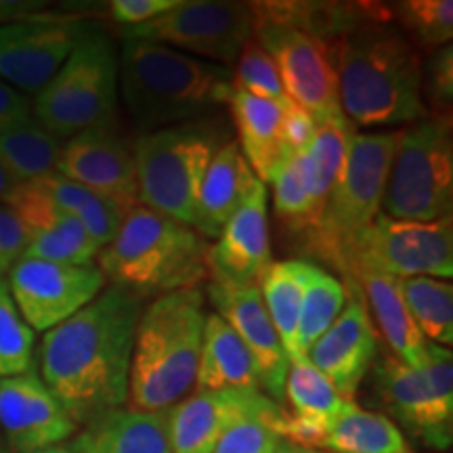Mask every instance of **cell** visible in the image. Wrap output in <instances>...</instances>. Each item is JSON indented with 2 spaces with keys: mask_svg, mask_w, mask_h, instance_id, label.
<instances>
[{
  "mask_svg": "<svg viewBox=\"0 0 453 453\" xmlns=\"http://www.w3.org/2000/svg\"><path fill=\"white\" fill-rule=\"evenodd\" d=\"M179 0H113L110 4L111 19L122 27L143 26L170 9L177 7Z\"/></svg>",
  "mask_w": 453,
  "mask_h": 453,
  "instance_id": "b9f144b4",
  "label": "cell"
},
{
  "mask_svg": "<svg viewBox=\"0 0 453 453\" xmlns=\"http://www.w3.org/2000/svg\"><path fill=\"white\" fill-rule=\"evenodd\" d=\"M271 265L269 194L267 185L258 180L208 250V271L212 281L258 286Z\"/></svg>",
  "mask_w": 453,
  "mask_h": 453,
  "instance_id": "44dd1931",
  "label": "cell"
},
{
  "mask_svg": "<svg viewBox=\"0 0 453 453\" xmlns=\"http://www.w3.org/2000/svg\"><path fill=\"white\" fill-rule=\"evenodd\" d=\"M401 296L413 324L428 342L449 349L453 342V286L437 277L399 280Z\"/></svg>",
  "mask_w": 453,
  "mask_h": 453,
  "instance_id": "836d02e7",
  "label": "cell"
},
{
  "mask_svg": "<svg viewBox=\"0 0 453 453\" xmlns=\"http://www.w3.org/2000/svg\"><path fill=\"white\" fill-rule=\"evenodd\" d=\"M353 283L359 288L365 307L376 319L384 342L396 359L405 365L420 367L426 357L428 340L413 324L405 300L401 296L399 280L370 267H357Z\"/></svg>",
  "mask_w": 453,
  "mask_h": 453,
  "instance_id": "484cf974",
  "label": "cell"
},
{
  "mask_svg": "<svg viewBox=\"0 0 453 453\" xmlns=\"http://www.w3.org/2000/svg\"><path fill=\"white\" fill-rule=\"evenodd\" d=\"M34 330L11 298L7 277H0V378L21 376L32 370Z\"/></svg>",
  "mask_w": 453,
  "mask_h": 453,
  "instance_id": "d590c367",
  "label": "cell"
},
{
  "mask_svg": "<svg viewBox=\"0 0 453 453\" xmlns=\"http://www.w3.org/2000/svg\"><path fill=\"white\" fill-rule=\"evenodd\" d=\"M141 313L143 298L107 286L76 315L44 332L38 376L78 426L127 403Z\"/></svg>",
  "mask_w": 453,
  "mask_h": 453,
  "instance_id": "6da1fadb",
  "label": "cell"
},
{
  "mask_svg": "<svg viewBox=\"0 0 453 453\" xmlns=\"http://www.w3.org/2000/svg\"><path fill=\"white\" fill-rule=\"evenodd\" d=\"M0 453H3V451H0Z\"/></svg>",
  "mask_w": 453,
  "mask_h": 453,
  "instance_id": "681fc988",
  "label": "cell"
},
{
  "mask_svg": "<svg viewBox=\"0 0 453 453\" xmlns=\"http://www.w3.org/2000/svg\"><path fill=\"white\" fill-rule=\"evenodd\" d=\"M55 173L127 208L139 203L133 145L116 127L90 128L67 139Z\"/></svg>",
  "mask_w": 453,
  "mask_h": 453,
  "instance_id": "ac0fdd59",
  "label": "cell"
},
{
  "mask_svg": "<svg viewBox=\"0 0 453 453\" xmlns=\"http://www.w3.org/2000/svg\"><path fill=\"white\" fill-rule=\"evenodd\" d=\"M208 250V242L189 225L137 203L97 258L110 286L157 298L200 288L211 277Z\"/></svg>",
  "mask_w": 453,
  "mask_h": 453,
  "instance_id": "5b68a950",
  "label": "cell"
},
{
  "mask_svg": "<svg viewBox=\"0 0 453 453\" xmlns=\"http://www.w3.org/2000/svg\"><path fill=\"white\" fill-rule=\"evenodd\" d=\"M281 418H252L240 422L219 441L212 453H277L283 443L277 434Z\"/></svg>",
  "mask_w": 453,
  "mask_h": 453,
  "instance_id": "f35d334b",
  "label": "cell"
},
{
  "mask_svg": "<svg viewBox=\"0 0 453 453\" xmlns=\"http://www.w3.org/2000/svg\"><path fill=\"white\" fill-rule=\"evenodd\" d=\"M24 13V4L19 3H0V24H7L9 17Z\"/></svg>",
  "mask_w": 453,
  "mask_h": 453,
  "instance_id": "f6af8a7d",
  "label": "cell"
},
{
  "mask_svg": "<svg viewBox=\"0 0 453 453\" xmlns=\"http://www.w3.org/2000/svg\"><path fill=\"white\" fill-rule=\"evenodd\" d=\"M277 453H307V449H298V447L294 445H281L280 449H277Z\"/></svg>",
  "mask_w": 453,
  "mask_h": 453,
  "instance_id": "7dc6e473",
  "label": "cell"
},
{
  "mask_svg": "<svg viewBox=\"0 0 453 453\" xmlns=\"http://www.w3.org/2000/svg\"><path fill=\"white\" fill-rule=\"evenodd\" d=\"M372 370L376 393L396 422L430 449H449L453 410H447L434 396L420 367L405 365L393 353H384Z\"/></svg>",
  "mask_w": 453,
  "mask_h": 453,
  "instance_id": "ffe728a7",
  "label": "cell"
},
{
  "mask_svg": "<svg viewBox=\"0 0 453 453\" xmlns=\"http://www.w3.org/2000/svg\"><path fill=\"white\" fill-rule=\"evenodd\" d=\"M317 120L313 113L288 99L281 111V139L290 154H300L315 137Z\"/></svg>",
  "mask_w": 453,
  "mask_h": 453,
  "instance_id": "60d3db41",
  "label": "cell"
},
{
  "mask_svg": "<svg viewBox=\"0 0 453 453\" xmlns=\"http://www.w3.org/2000/svg\"><path fill=\"white\" fill-rule=\"evenodd\" d=\"M311 265L313 260L303 258L273 263L258 283L260 296L290 361L296 359V330Z\"/></svg>",
  "mask_w": 453,
  "mask_h": 453,
  "instance_id": "f546056e",
  "label": "cell"
},
{
  "mask_svg": "<svg viewBox=\"0 0 453 453\" xmlns=\"http://www.w3.org/2000/svg\"><path fill=\"white\" fill-rule=\"evenodd\" d=\"M342 113L357 127H399L428 116L422 50L395 21H365L332 44Z\"/></svg>",
  "mask_w": 453,
  "mask_h": 453,
  "instance_id": "7a4b0ae2",
  "label": "cell"
},
{
  "mask_svg": "<svg viewBox=\"0 0 453 453\" xmlns=\"http://www.w3.org/2000/svg\"><path fill=\"white\" fill-rule=\"evenodd\" d=\"M273 211L280 223L292 234L307 237L319 223V211L313 197V183L304 151L292 154L271 179Z\"/></svg>",
  "mask_w": 453,
  "mask_h": 453,
  "instance_id": "d6a6232c",
  "label": "cell"
},
{
  "mask_svg": "<svg viewBox=\"0 0 453 453\" xmlns=\"http://www.w3.org/2000/svg\"><path fill=\"white\" fill-rule=\"evenodd\" d=\"M32 120V104L24 93L0 81V133Z\"/></svg>",
  "mask_w": 453,
  "mask_h": 453,
  "instance_id": "7bdbcfd3",
  "label": "cell"
},
{
  "mask_svg": "<svg viewBox=\"0 0 453 453\" xmlns=\"http://www.w3.org/2000/svg\"><path fill=\"white\" fill-rule=\"evenodd\" d=\"M347 283L340 280V277L332 275L321 265H311L307 286H304L303 309H300L296 330V359L294 361L307 359L309 349L334 324V319L347 304Z\"/></svg>",
  "mask_w": 453,
  "mask_h": 453,
  "instance_id": "1f68e13d",
  "label": "cell"
},
{
  "mask_svg": "<svg viewBox=\"0 0 453 453\" xmlns=\"http://www.w3.org/2000/svg\"><path fill=\"white\" fill-rule=\"evenodd\" d=\"M206 298L200 288L157 296L139 317L128 373V407L166 413L196 387Z\"/></svg>",
  "mask_w": 453,
  "mask_h": 453,
  "instance_id": "3957f363",
  "label": "cell"
},
{
  "mask_svg": "<svg viewBox=\"0 0 453 453\" xmlns=\"http://www.w3.org/2000/svg\"><path fill=\"white\" fill-rule=\"evenodd\" d=\"M422 101L428 116H451L453 105V47H441L428 59L422 70Z\"/></svg>",
  "mask_w": 453,
  "mask_h": 453,
  "instance_id": "74e56055",
  "label": "cell"
},
{
  "mask_svg": "<svg viewBox=\"0 0 453 453\" xmlns=\"http://www.w3.org/2000/svg\"><path fill=\"white\" fill-rule=\"evenodd\" d=\"M231 84H234V90H242L252 97L275 101V104L288 101L273 57L254 41V36L237 57L235 70L231 73Z\"/></svg>",
  "mask_w": 453,
  "mask_h": 453,
  "instance_id": "8d00e7d4",
  "label": "cell"
},
{
  "mask_svg": "<svg viewBox=\"0 0 453 453\" xmlns=\"http://www.w3.org/2000/svg\"><path fill=\"white\" fill-rule=\"evenodd\" d=\"M34 453H72L67 447L64 445H55V447H47V449H41V451H34Z\"/></svg>",
  "mask_w": 453,
  "mask_h": 453,
  "instance_id": "bcb514c9",
  "label": "cell"
},
{
  "mask_svg": "<svg viewBox=\"0 0 453 453\" xmlns=\"http://www.w3.org/2000/svg\"><path fill=\"white\" fill-rule=\"evenodd\" d=\"M4 203L19 217L30 235L24 258L88 267L99 257V248L81 220L57 208L36 180L17 185Z\"/></svg>",
  "mask_w": 453,
  "mask_h": 453,
  "instance_id": "7402d4cb",
  "label": "cell"
},
{
  "mask_svg": "<svg viewBox=\"0 0 453 453\" xmlns=\"http://www.w3.org/2000/svg\"><path fill=\"white\" fill-rule=\"evenodd\" d=\"M393 21L418 49L447 47L453 38L451 0H405L390 4Z\"/></svg>",
  "mask_w": 453,
  "mask_h": 453,
  "instance_id": "e575fe53",
  "label": "cell"
},
{
  "mask_svg": "<svg viewBox=\"0 0 453 453\" xmlns=\"http://www.w3.org/2000/svg\"><path fill=\"white\" fill-rule=\"evenodd\" d=\"M17 311L32 330L49 332L93 303L107 288L99 267L21 258L7 273Z\"/></svg>",
  "mask_w": 453,
  "mask_h": 453,
  "instance_id": "5bb4252c",
  "label": "cell"
},
{
  "mask_svg": "<svg viewBox=\"0 0 453 453\" xmlns=\"http://www.w3.org/2000/svg\"><path fill=\"white\" fill-rule=\"evenodd\" d=\"M258 179L248 166L237 141H225L214 154L203 177L194 231L203 240H217Z\"/></svg>",
  "mask_w": 453,
  "mask_h": 453,
  "instance_id": "d4e9b609",
  "label": "cell"
},
{
  "mask_svg": "<svg viewBox=\"0 0 453 453\" xmlns=\"http://www.w3.org/2000/svg\"><path fill=\"white\" fill-rule=\"evenodd\" d=\"M283 104L252 97L242 90H231L226 101L240 139L237 145L254 177L265 185L271 183L277 170L292 156L281 139Z\"/></svg>",
  "mask_w": 453,
  "mask_h": 453,
  "instance_id": "4316f807",
  "label": "cell"
},
{
  "mask_svg": "<svg viewBox=\"0 0 453 453\" xmlns=\"http://www.w3.org/2000/svg\"><path fill=\"white\" fill-rule=\"evenodd\" d=\"M453 139L451 116L407 124L396 130L382 214L396 220L430 223L451 217Z\"/></svg>",
  "mask_w": 453,
  "mask_h": 453,
  "instance_id": "9c48e42d",
  "label": "cell"
},
{
  "mask_svg": "<svg viewBox=\"0 0 453 453\" xmlns=\"http://www.w3.org/2000/svg\"><path fill=\"white\" fill-rule=\"evenodd\" d=\"M357 267L382 271L396 280L441 277L449 281L453 275V217L418 223L380 214L361 243L353 273Z\"/></svg>",
  "mask_w": 453,
  "mask_h": 453,
  "instance_id": "7c38bea8",
  "label": "cell"
},
{
  "mask_svg": "<svg viewBox=\"0 0 453 453\" xmlns=\"http://www.w3.org/2000/svg\"><path fill=\"white\" fill-rule=\"evenodd\" d=\"M17 185H19V183H17V180L11 177L7 170L0 168V203L7 200L11 194H13V189Z\"/></svg>",
  "mask_w": 453,
  "mask_h": 453,
  "instance_id": "ee69618b",
  "label": "cell"
},
{
  "mask_svg": "<svg viewBox=\"0 0 453 453\" xmlns=\"http://www.w3.org/2000/svg\"><path fill=\"white\" fill-rule=\"evenodd\" d=\"M254 41L273 57L288 99L313 113L317 122L344 116L332 44L271 21H254Z\"/></svg>",
  "mask_w": 453,
  "mask_h": 453,
  "instance_id": "8fae6325",
  "label": "cell"
},
{
  "mask_svg": "<svg viewBox=\"0 0 453 453\" xmlns=\"http://www.w3.org/2000/svg\"><path fill=\"white\" fill-rule=\"evenodd\" d=\"M283 411L258 388L196 390L168 411L170 453H212L240 422L252 418L275 420Z\"/></svg>",
  "mask_w": 453,
  "mask_h": 453,
  "instance_id": "9a60e30c",
  "label": "cell"
},
{
  "mask_svg": "<svg viewBox=\"0 0 453 453\" xmlns=\"http://www.w3.org/2000/svg\"><path fill=\"white\" fill-rule=\"evenodd\" d=\"M252 36L250 3L179 0L177 7L143 26L122 27V41L164 44L223 67L235 65L242 49Z\"/></svg>",
  "mask_w": 453,
  "mask_h": 453,
  "instance_id": "30bf717a",
  "label": "cell"
},
{
  "mask_svg": "<svg viewBox=\"0 0 453 453\" xmlns=\"http://www.w3.org/2000/svg\"><path fill=\"white\" fill-rule=\"evenodd\" d=\"M349 298L334 324L309 349L307 359L344 401H353L376 364L378 332L359 288L347 283Z\"/></svg>",
  "mask_w": 453,
  "mask_h": 453,
  "instance_id": "2e32d148",
  "label": "cell"
},
{
  "mask_svg": "<svg viewBox=\"0 0 453 453\" xmlns=\"http://www.w3.org/2000/svg\"><path fill=\"white\" fill-rule=\"evenodd\" d=\"M118 81L128 116L143 130L168 128L229 101L231 72L164 44L122 41Z\"/></svg>",
  "mask_w": 453,
  "mask_h": 453,
  "instance_id": "277c9868",
  "label": "cell"
},
{
  "mask_svg": "<svg viewBox=\"0 0 453 453\" xmlns=\"http://www.w3.org/2000/svg\"><path fill=\"white\" fill-rule=\"evenodd\" d=\"M59 141L36 120L21 124L0 133V168H4L17 183L47 177L55 173L59 162Z\"/></svg>",
  "mask_w": 453,
  "mask_h": 453,
  "instance_id": "4dcf8cb0",
  "label": "cell"
},
{
  "mask_svg": "<svg viewBox=\"0 0 453 453\" xmlns=\"http://www.w3.org/2000/svg\"><path fill=\"white\" fill-rule=\"evenodd\" d=\"M258 388V370L242 338L217 313L203 321L196 390Z\"/></svg>",
  "mask_w": 453,
  "mask_h": 453,
  "instance_id": "83f0119b",
  "label": "cell"
},
{
  "mask_svg": "<svg viewBox=\"0 0 453 453\" xmlns=\"http://www.w3.org/2000/svg\"><path fill=\"white\" fill-rule=\"evenodd\" d=\"M208 298L220 319L250 350L258 370L260 390L280 405L283 401V384H286L290 359L283 350L280 334L271 321L258 286H231V283L211 281Z\"/></svg>",
  "mask_w": 453,
  "mask_h": 453,
  "instance_id": "e0dca14e",
  "label": "cell"
},
{
  "mask_svg": "<svg viewBox=\"0 0 453 453\" xmlns=\"http://www.w3.org/2000/svg\"><path fill=\"white\" fill-rule=\"evenodd\" d=\"M32 118L59 141L90 128L116 127L118 55L104 32L90 30L38 90Z\"/></svg>",
  "mask_w": 453,
  "mask_h": 453,
  "instance_id": "ba28073f",
  "label": "cell"
},
{
  "mask_svg": "<svg viewBox=\"0 0 453 453\" xmlns=\"http://www.w3.org/2000/svg\"><path fill=\"white\" fill-rule=\"evenodd\" d=\"M283 399L292 411L283 413L277 434L288 445L307 451H324L326 434L350 401L340 396L327 378L309 359L292 361L288 367Z\"/></svg>",
  "mask_w": 453,
  "mask_h": 453,
  "instance_id": "603a6c76",
  "label": "cell"
},
{
  "mask_svg": "<svg viewBox=\"0 0 453 453\" xmlns=\"http://www.w3.org/2000/svg\"><path fill=\"white\" fill-rule=\"evenodd\" d=\"M327 453H416L407 437L388 416L347 403L327 430Z\"/></svg>",
  "mask_w": 453,
  "mask_h": 453,
  "instance_id": "f1b7e54d",
  "label": "cell"
},
{
  "mask_svg": "<svg viewBox=\"0 0 453 453\" xmlns=\"http://www.w3.org/2000/svg\"><path fill=\"white\" fill-rule=\"evenodd\" d=\"M0 430L11 451L34 453L73 437L78 424L32 367L0 380Z\"/></svg>",
  "mask_w": 453,
  "mask_h": 453,
  "instance_id": "d6986e66",
  "label": "cell"
},
{
  "mask_svg": "<svg viewBox=\"0 0 453 453\" xmlns=\"http://www.w3.org/2000/svg\"><path fill=\"white\" fill-rule=\"evenodd\" d=\"M72 453H170L168 411L116 407L90 418L72 439Z\"/></svg>",
  "mask_w": 453,
  "mask_h": 453,
  "instance_id": "cb8c5ba5",
  "label": "cell"
},
{
  "mask_svg": "<svg viewBox=\"0 0 453 453\" xmlns=\"http://www.w3.org/2000/svg\"><path fill=\"white\" fill-rule=\"evenodd\" d=\"M27 242V229L19 217L7 203H0V277H7L17 260L24 258Z\"/></svg>",
  "mask_w": 453,
  "mask_h": 453,
  "instance_id": "ab89813d",
  "label": "cell"
},
{
  "mask_svg": "<svg viewBox=\"0 0 453 453\" xmlns=\"http://www.w3.org/2000/svg\"><path fill=\"white\" fill-rule=\"evenodd\" d=\"M395 150L396 130L355 133L319 223L304 237L311 257L336 269L344 283H350L361 243L382 214Z\"/></svg>",
  "mask_w": 453,
  "mask_h": 453,
  "instance_id": "8992f818",
  "label": "cell"
},
{
  "mask_svg": "<svg viewBox=\"0 0 453 453\" xmlns=\"http://www.w3.org/2000/svg\"><path fill=\"white\" fill-rule=\"evenodd\" d=\"M90 30L76 15H30L0 24V81L26 97L36 95Z\"/></svg>",
  "mask_w": 453,
  "mask_h": 453,
  "instance_id": "4fadbf2b",
  "label": "cell"
},
{
  "mask_svg": "<svg viewBox=\"0 0 453 453\" xmlns=\"http://www.w3.org/2000/svg\"><path fill=\"white\" fill-rule=\"evenodd\" d=\"M307 453H327V451H307Z\"/></svg>",
  "mask_w": 453,
  "mask_h": 453,
  "instance_id": "c3c4849f",
  "label": "cell"
},
{
  "mask_svg": "<svg viewBox=\"0 0 453 453\" xmlns=\"http://www.w3.org/2000/svg\"><path fill=\"white\" fill-rule=\"evenodd\" d=\"M225 141L223 130L208 122L139 134L133 154L141 206L194 229L203 177Z\"/></svg>",
  "mask_w": 453,
  "mask_h": 453,
  "instance_id": "52a82bcc",
  "label": "cell"
}]
</instances>
